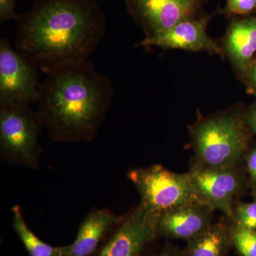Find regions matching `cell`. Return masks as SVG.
<instances>
[{"instance_id":"1","label":"cell","mask_w":256,"mask_h":256,"mask_svg":"<svg viewBox=\"0 0 256 256\" xmlns=\"http://www.w3.org/2000/svg\"><path fill=\"white\" fill-rule=\"evenodd\" d=\"M16 21L15 48L45 74L87 60L106 31L96 0H36Z\"/></svg>"},{"instance_id":"2","label":"cell","mask_w":256,"mask_h":256,"mask_svg":"<svg viewBox=\"0 0 256 256\" xmlns=\"http://www.w3.org/2000/svg\"><path fill=\"white\" fill-rule=\"evenodd\" d=\"M114 94L110 79L87 60L46 74L36 112L54 140H89L100 127Z\"/></svg>"},{"instance_id":"3","label":"cell","mask_w":256,"mask_h":256,"mask_svg":"<svg viewBox=\"0 0 256 256\" xmlns=\"http://www.w3.org/2000/svg\"><path fill=\"white\" fill-rule=\"evenodd\" d=\"M245 112L236 104L208 116L198 114L188 128L193 162L212 168L238 166L248 150L252 134Z\"/></svg>"},{"instance_id":"4","label":"cell","mask_w":256,"mask_h":256,"mask_svg":"<svg viewBox=\"0 0 256 256\" xmlns=\"http://www.w3.org/2000/svg\"><path fill=\"white\" fill-rule=\"evenodd\" d=\"M128 178L136 186L141 202L160 214L200 202L190 172L176 173L160 164L130 171Z\"/></svg>"},{"instance_id":"5","label":"cell","mask_w":256,"mask_h":256,"mask_svg":"<svg viewBox=\"0 0 256 256\" xmlns=\"http://www.w3.org/2000/svg\"><path fill=\"white\" fill-rule=\"evenodd\" d=\"M37 112L30 106L0 108V150L4 159L36 168L40 154Z\"/></svg>"},{"instance_id":"6","label":"cell","mask_w":256,"mask_h":256,"mask_svg":"<svg viewBox=\"0 0 256 256\" xmlns=\"http://www.w3.org/2000/svg\"><path fill=\"white\" fill-rule=\"evenodd\" d=\"M34 64L0 40V108L23 107L37 102L42 82Z\"/></svg>"},{"instance_id":"7","label":"cell","mask_w":256,"mask_h":256,"mask_svg":"<svg viewBox=\"0 0 256 256\" xmlns=\"http://www.w3.org/2000/svg\"><path fill=\"white\" fill-rule=\"evenodd\" d=\"M188 172L200 202L232 218L234 202L246 182L238 166L212 168L193 162Z\"/></svg>"},{"instance_id":"8","label":"cell","mask_w":256,"mask_h":256,"mask_svg":"<svg viewBox=\"0 0 256 256\" xmlns=\"http://www.w3.org/2000/svg\"><path fill=\"white\" fill-rule=\"evenodd\" d=\"M212 0H124L129 14L150 37L204 13Z\"/></svg>"},{"instance_id":"9","label":"cell","mask_w":256,"mask_h":256,"mask_svg":"<svg viewBox=\"0 0 256 256\" xmlns=\"http://www.w3.org/2000/svg\"><path fill=\"white\" fill-rule=\"evenodd\" d=\"M159 214L140 202L96 256H140L158 236Z\"/></svg>"},{"instance_id":"10","label":"cell","mask_w":256,"mask_h":256,"mask_svg":"<svg viewBox=\"0 0 256 256\" xmlns=\"http://www.w3.org/2000/svg\"><path fill=\"white\" fill-rule=\"evenodd\" d=\"M214 14L206 13L186 18L166 31L150 37H144L136 46L163 50H181L188 52H204L224 58L220 42L207 34V26Z\"/></svg>"},{"instance_id":"11","label":"cell","mask_w":256,"mask_h":256,"mask_svg":"<svg viewBox=\"0 0 256 256\" xmlns=\"http://www.w3.org/2000/svg\"><path fill=\"white\" fill-rule=\"evenodd\" d=\"M220 44L224 58L242 80L256 57V14L230 18Z\"/></svg>"},{"instance_id":"12","label":"cell","mask_w":256,"mask_h":256,"mask_svg":"<svg viewBox=\"0 0 256 256\" xmlns=\"http://www.w3.org/2000/svg\"><path fill=\"white\" fill-rule=\"evenodd\" d=\"M214 208L202 202H194L159 214L158 236L188 240L203 233L213 222Z\"/></svg>"},{"instance_id":"13","label":"cell","mask_w":256,"mask_h":256,"mask_svg":"<svg viewBox=\"0 0 256 256\" xmlns=\"http://www.w3.org/2000/svg\"><path fill=\"white\" fill-rule=\"evenodd\" d=\"M124 220L109 210H92L79 227L74 242L66 246L64 256H90L110 229Z\"/></svg>"},{"instance_id":"14","label":"cell","mask_w":256,"mask_h":256,"mask_svg":"<svg viewBox=\"0 0 256 256\" xmlns=\"http://www.w3.org/2000/svg\"><path fill=\"white\" fill-rule=\"evenodd\" d=\"M233 247L228 218L213 223L206 230L188 240L184 256H226Z\"/></svg>"},{"instance_id":"15","label":"cell","mask_w":256,"mask_h":256,"mask_svg":"<svg viewBox=\"0 0 256 256\" xmlns=\"http://www.w3.org/2000/svg\"><path fill=\"white\" fill-rule=\"evenodd\" d=\"M13 227L30 256H64L66 246L55 247L46 244L33 233L24 220L20 206L12 210Z\"/></svg>"},{"instance_id":"16","label":"cell","mask_w":256,"mask_h":256,"mask_svg":"<svg viewBox=\"0 0 256 256\" xmlns=\"http://www.w3.org/2000/svg\"><path fill=\"white\" fill-rule=\"evenodd\" d=\"M228 218L232 246L240 256H256V232Z\"/></svg>"},{"instance_id":"17","label":"cell","mask_w":256,"mask_h":256,"mask_svg":"<svg viewBox=\"0 0 256 256\" xmlns=\"http://www.w3.org/2000/svg\"><path fill=\"white\" fill-rule=\"evenodd\" d=\"M230 220L256 232V201L244 203L237 198L234 202L233 217Z\"/></svg>"},{"instance_id":"18","label":"cell","mask_w":256,"mask_h":256,"mask_svg":"<svg viewBox=\"0 0 256 256\" xmlns=\"http://www.w3.org/2000/svg\"><path fill=\"white\" fill-rule=\"evenodd\" d=\"M256 12V0H226L225 8L220 13L228 18L254 14Z\"/></svg>"},{"instance_id":"19","label":"cell","mask_w":256,"mask_h":256,"mask_svg":"<svg viewBox=\"0 0 256 256\" xmlns=\"http://www.w3.org/2000/svg\"><path fill=\"white\" fill-rule=\"evenodd\" d=\"M16 0H0V22H6L12 20H16Z\"/></svg>"},{"instance_id":"20","label":"cell","mask_w":256,"mask_h":256,"mask_svg":"<svg viewBox=\"0 0 256 256\" xmlns=\"http://www.w3.org/2000/svg\"><path fill=\"white\" fill-rule=\"evenodd\" d=\"M246 168L252 188H256V146L245 154Z\"/></svg>"},{"instance_id":"21","label":"cell","mask_w":256,"mask_h":256,"mask_svg":"<svg viewBox=\"0 0 256 256\" xmlns=\"http://www.w3.org/2000/svg\"><path fill=\"white\" fill-rule=\"evenodd\" d=\"M242 82L246 86L248 92L256 96V57L248 69Z\"/></svg>"},{"instance_id":"22","label":"cell","mask_w":256,"mask_h":256,"mask_svg":"<svg viewBox=\"0 0 256 256\" xmlns=\"http://www.w3.org/2000/svg\"><path fill=\"white\" fill-rule=\"evenodd\" d=\"M245 120L250 133L256 134V102L246 110Z\"/></svg>"},{"instance_id":"23","label":"cell","mask_w":256,"mask_h":256,"mask_svg":"<svg viewBox=\"0 0 256 256\" xmlns=\"http://www.w3.org/2000/svg\"><path fill=\"white\" fill-rule=\"evenodd\" d=\"M156 256H184L183 250H180L178 248L172 244H168L162 249L161 252Z\"/></svg>"},{"instance_id":"24","label":"cell","mask_w":256,"mask_h":256,"mask_svg":"<svg viewBox=\"0 0 256 256\" xmlns=\"http://www.w3.org/2000/svg\"><path fill=\"white\" fill-rule=\"evenodd\" d=\"M254 195H255L256 198V188H254Z\"/></svg>"}]
</instances>
